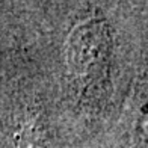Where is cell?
<instances>
[{"instance_id":"obj_1","label":"cell","mask_w":148,"mask_h":148,"mask_svg":"<svg viewBox=\"0 0 148 148\" xmlns=\"http://www.w3.org/2000/svg\"><path fill=\"white\" fill-rule=\"evenodd\" d=\"M139 109L140 110H139V116H138L136 133H138V138L142 139L148 148V89L142 94Z\"/></svg>"}]
</instances>
